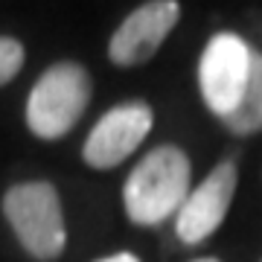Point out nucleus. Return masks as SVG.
Masks as SVG:
<instances>
[{
	"mask_svg": "<svg viewBox=\"0 0 262 262\" xmlns=\"http://www.w3.org/2000/svg\"><path fill=\"white\" fill-rule=\"evenodd\" d=\"M222 122L236 137H251V134L262 131V50H256V56H253L251 82H248V91H245L239 108Z\"/></svg>",
	"mask_w": 262,
	"mask_h": 262,
	"instance_id": "8",
	"label": "nucleus"
},
{
	"mask_svg": "<svg viewBox=\"0 0 262 262\" xmlns=\"http://www.w3.org/2000/svg\"><path fill=\"white\" fill-rule=\"evenodd\" d=\"M155 114L146 102H122L99 117L82 146V158L94 169L120 166L151 131Z\"/></svg>",
	"mask_w": 262,
	"mask_h": 262,
	"instance_id": "6",
	"label": "nucleus"
},
{
	"mask_svg": "<svg viewBox=\"0 0 262 262\" xmlns=\"http://www.w3.org/2000/svg\"><path fill=\"white\" fill-rule=\"evenodd\" d=\"M256 47L236 32H215L198 58V91L219 120L239 108L253 70Z\"/></svg>",
	"mask_w": 262,
	"mask_h": 262,
	"instance_id": "4",
	"label": "nucleus"
},
{
	"mask_svg": "<svg viewBox=\"0 0 262 262\" xmlns=\"http://www.w3.org/2000/svg\"><path fill=\"white\" fill-rule=\"evenodd\" d=\"M181 18V3L175 0H151L143 3L122 20L108 44V56L117 67H137L149 61L175 29Z\"/></svg>",
	"mask_w": 262,
	"mask_h": 262,
	"instance_id": "7",
	"label": "nucleus"
},
{
	"mask_svg": "<svg viewBox=\"0 0 262 262\" xmlns=\"http://www.w3.org/2000/svg\"><path fill=\"white\" fill-rule=\"evenodd\" d=\"M96 262H140L134 253L128 251H120V253H111V256H105V259H96Z\"/></svg>",
	"mask_w": 262,
	"mask_h": 262,
	"instance_id": "10",
	"label": "nucleus"
},
{
	"mask_svg": "<svg viewBox=\"0 0 262 262\" xmlns=\"http://www.w3.org/2000/svg\"><path fill=\"white\" fill-rule=\"evenodd\" d=\"M192 262H219V259H213V256H204V259H192Z\"/></svg>",
	"mask_w": 262,
	"mask_h": 262,
	"instance_id": "11",
	"label": "nucleus"
},
{
	"mask_svg": "<svg viewBox=\"0 0 262 262\" xmlns=\"http://www.w3.org/2000/svg\"><path fill=\"white\" fill-rule=\"evenodd\" d=\"M236 184H239V166L233 158L215 163L213 172L198 184L181 204L175 215V233L184 245H198L210 239L225 222L227 210L233 204Z\"/></svg>",
	"mask_w": 262,
	"mask_h": 262,
	"instance_id": "5",
	"label": "nucleus"
},
{
	"mask_svg": "<svg viewBox=\"0 0 262 262\" xmlns=\"http://www.w3.org/2000/svg\"><path fill=\"white\" fill-rule=\"evenodd\" d=\"M189 163L187 151L178 146H158L131 169L122 187L125 215L134 225L155 227L166 222L169 215H178L181 204L189 195Z\"/></svg>",
	"mask_w": 262,
	"mask_h": 262,
	"instance_id": "1",
	"label": "nucleus"
},
{
	"mask_svg": "<svg viewBox=\"0 0 262 262\" xmlns=\"http://www.w3.org/2000/svg\"><path fill=\"white\" fill-rule=\"evenodd\" d=\"M259 262H262V259H259Z\"/></svg>",
	"mask_w": 262,
	"mask_h": 262,
	"instance_id": "12",
	"label": "nucleus"
},
{
	"mask_svg": "<svg viewBox=\"0 0 262 262\" xmlns=\"http://www.w3.org/2000/svg\"><path fill=\"white\" fill-rule=\"evenodd\" d=\"M3 215L29 256L50 262L61 256L67 242L64 210L50 181H20L3 195Z\"/></svg>",
	"mask_w": 262,
	"mask_h": 262,
	"instance_id": "2",
	"label": "nucleus"
},
{
	"mask_svg": "<svg viewBox=\"0 0 262 262\" xmlns=\"http://www.w3.org/2000/svg\"><path fill=\"white\" fill-rule=\"evenodd\" d=\"M91 73L76 61L47 67L27 99V125L41 140H58L73 131L91 102Z\"/></svg>",
	"mask_w": 262,
	"mask_h": 262,
	"instance_id": "3",
	"label": "nucleus"
},
{
	"mask_svg": "<svg viewBox=\"0 0 262 262\" xmlns=\"http://www.w3.org/2000/svg\"><path fill=\"white\" fill-rule=\"evenodd\" d=\"M24 67V44L9 35H0V88L12 82Z\"/></svg>",
	"mask_w": 262,
	"mask_h": 262,
	"instance_id": "9",
	"label": "nucleus"
}]
</instances>
